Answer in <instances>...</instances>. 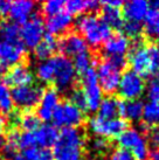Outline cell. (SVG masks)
<instances>
[{"label":"cell","mask_w":159,"mask_h":160,"mask_svg":"<svg viewBox=\"0 0 159 160\" xmlns=\"http://www.w3.org/2000/svg\"><path fill=\"white\" fill-rule=\"evenodd\" d=\"M56 160H84L85 133L81 128H64L53 146Z\"/></svg>","instance_id":"obj_1"},{"label":"cell","mask_w":159,"mask_h":160,"mask_svg":"<svg viewBox=\"0 0 159 160\" xmlns=\"http://www.w3.org/2000/svg\"><path fill=\"white\" fill-rule=\"evenodd\" d=\"M75 26L80 35L85 40L88 46L91 47L101 46L112 34L110 27L94 13L80 15L79 19H76Z\"/></svg>","instance_id":"obj_2"},{"label":"cell","mask_w":159,"mask_h":160,"mask_svg":"<svg viewBox=\"0 0 159 160\" xmlns=\"http://www.w3.org/2000/svg\"><path fill=\"white\" fill-rule=\"evenodd\" d=\"M53 82L59 91H68L73 88L76 77V70L73 60L64 55H54Z\"/></svg>","instance_id":"obj_3"},{"label":"cell","mask_w":159,"mask_h":160,"mask_svg":"<svg viewBox=\"0 0 159 160\" xmlns=\"http://www.w3.org/2000/svg\"><path fill=\"white\" fill-rule=\"evenodd\" d=\"M52 119L56 128H80L85 120V115L69 101L60 102Z\"/></svg>","instance_id":"obj_4"},{"label":"cell","mask_w":159,"mask_h":160,"mask_svg":"<svg viewBox=\"0 0 159 160\" xmlns=\"http://www.w3.org/2000/svg\"><path fill=\"white\" fill-rule=\"evenodd\" d=\"M81 83H82V91L87 101L88 111L96 112L103 99V91L98 83L96 69L89 68L85 72H83L81 75Z\"/></svg>","instance_id":"obj_5"},{"label":"cell","mask_w":159,"mask_h":160,"mask_svg":"<svg viewBox=\"0 0 159 160\" xmlns=\"http://www.w3.org/2000/svg\"><path fill=\"white\" fill-rule=\"evenodd\" d=\"M119 147L125 148L132 153L135 160H147L149 146L143 134L136 129H126L119 137H117Z\"/></svg>","instance_id":"obj_6"},{"label":"cell","mask_w":159,"mask_h":160,"mask_svg":"<svg viewBox=\"0 0 159 160\" xmlns=\"http://www.w3.org/2000/svg\"><path fill=\"white\" fill-rule=\"evenodd\" d=\"M128 122L123 118H112V119H103L101 117H93L88 122L90 131L97 137L117 138L128 129Z\"/></svg>","instance_id":"obj_7"},{"label":"cell","mask_w":159,"mask_h":160,"mask_svg":"<svg viewBox=\"0 0 159 160\" xmlns=\"http://www.w3.org/2000/svg\"><path fill=\"white\" fill-rule=\"evenodd\" d=\"M44 22L39 14H33L20 27V41L26 49H34L44 36Z\"/></svg>","instance_id":"obj_8"},{"label":"cell","mask_w":159,"mask_h":160,"mask_svg":"<svg viewBox=\"0 0 159 160\" xmlns=\"http://www.w3.org/2000/svg\"><path fill=\"white\" fill-rule=\"evenodd\" d=\"M44 90L41 87L35 84L15 87L11 90V96L13 104L20 109L29 111L31 109L39 105Z\"/></svg>","instance_id":"obj_9"},{"label":"cell","mask_w":159,"mask_h":160,"mask_svg":"<svg viewBox=\"0 0 159 160\" xmlns=\"http://www.w3.org/2000/svg\"><path fill=\"white\" fill-rule=\"evenodd\" d=\"M145 90V83L143 77L132 70L124 71L121 75L118 84V95L124 101L138 99Z\"/></svg>","instance_id":"obj_10"},{"label":"cell","mask_w":159,"mask_h":160,"mask_svg":"<svg viewBox=\"0 0 159 160\" xmlns=\"http://www.w3.org/2000/svg\"><path fill=\"white\" fill-rule=\"evenodd\" d=\"M96 74H97L100 87L103 92L112 95L115 91H117L119 81H121V71L117 70L106 58L98 63Z\"/></svg>","instance_id":"obj_11"},{"label":"cell","mask_w":159,"mask_h":160,"mask_svg":"<svg viewBox=\"0 0 159 160\" xmlns=\"http://www.w3.org/2000/svg\"><path fill=\"white\" fill-rule=\"evenodd\" d=\"M128 63H130L132 71H135L141 77L151 75V61L147 46H145L141 41H138L137 43L129 50Z\"/></svg>","instance_id":"obj_12"},{"label":"cell","mask_w":159,"mask_h":160,"mask_svg":"<svg viewBox=\"0 0 159 160\" xmlns=\"http://www.w3.org/2000/svg\"><path fill=\"white\" fill-rule=\"evenodd\" d=\"M26 50L20 39L0 41V63L6 68L19 64L26 56Z\"/></svg>","instance_id":"obj_13"},{"label":"cell","mask_w":159,"mask_h":160,"mask_svg":"<svg viewBox=\"0 0 159 160\" xmlns=\"http://www.w3.org/2000/svg\"><path fill=\"white\" fill-rule=\"evenodd\" d=\"M88 47L85 40L76 32L63 35L59 41V49L61 50L62 55L68 58H75L79 54L88 52Z\"/></svg>","instance_id":"obj_14"},{"label":"cell","mask_w":159,"mask_h":160,"mask_svg":"<svg viewBox=\"0 0 159 160\" xmlns=\"http://www.w3.org/2000/svg\"><path fill=\"white\" fill-rule=\"evenodd\" d=\"M59 103H60V92L56 88H48L44 90L35 112L40 120L49 122L52 119L53 113L59 105Z\"/></svg>","instance_id":"obj_15"},{"label":"cell","mask_w":159,"mask_h":160,"mask_svg":"<svg viewBox=\"0 0 159 160\" xmlns=\"http://www.w3.org/2000/svg\"><path fill=\"white\" fill-rule=\"evenodd\" d=\"M33 80H34V76L32 74L31 69L26 64L19 63L11 67L6 71L3 81L7 85H12L13 88H15V87L33 84Z\"/></svg>","instance_id":"obj_16"},{"label":"cell","mask_w":159,"mask_h":160,"mask_svg":"<svg viewBox=\"0 0 159 160\" xmlns=\"http://www.w3.org/2000/svg\"><path fill=\"white\" fill-rule=\"evenodd\" d=\"M73 25V15L69 14L66 9L61 11L60 13L48 17L44 22V28L47 29L48 34L58 35L66 33Z\"/></svg>","instance_id":"obj_17"},{"label":"cell","mask_w":159,"mask_h":160,"mask_svg":"<svg viewBox=\"0 0 159 160\" xmlns=\"http://www.w3.org/2000/svg\"><path fill=\"white\" fill-rule=\"evenodd\" d=\"M103 50L106 56L124 55L130 50V39L123 33H114L104 42Z\"/></svg>","instance_id":"obj_18"},{"label":"cell","mask_w":159,"mask_h":160,"mask_svg":"<svg viewBox=\"0 0 159 160\" xmlns=\"http://www.w3.org/2000/svg\"><path fill=\"white\" fill-rule=\"evenodd\" d=\"M150 9V4L145 0H132L124 2L122 7L123 17L128 21L141 22L145 19L146 14Z\"/></svg>","instance_id":"obj_19"},{"label":"cell","mask_w":159,"mask_h":160,"mask_svg":"<svg viewBox=\"0 0 159 160\" xmlns=\"http://www.w3.org/2000/svg\"><path fill=\"white\" fill-rule=\"evenodd\" d=\"M35 2L31 0H17L11 2L9 18L15 23H25L33 15Z\"/></svg>","instance_id":"obj_20"},{"label":"cell","mask_w":159,"mask_h":160,"mask_svg":"<svg viewBox=\"0 0 159 160\" xmlns=\"http://www.w3.org/2000/svg\"><path fill=\"white\" fill-rule=\"evenodd\" d=\"M58 128L52 124H42L34 131L36 139V145L41 148H49L55 145V142L59 138Z\"/></svg>","instance_id":"obj_21"},{"label":"cell","mask_w":159,"mask_h":160,"mask_svg":"<svg viewBox=\"0 0 159 160\" xmlns=\"http://www.w3.org/2000/svg\"><path fill=\"white\" fill-rule=\"evenodd\" d=\"M144 110V103L139 99L132 101H121L119 105V116L126 122H138L141 119Z\"/></svg>","instance_id":"obj_22"},{"label":"cell","mask_w":159,"mask_h":160,"mask_svg":"<svg viewBox=\"0 0 159 160\" xmlns=\"http://www.w3.org/2000/svg\"><path fill=\"white\" fill-rule=\"evenodd\" d=\"M59 49V41L52 34H44L39 45L34 48V55L40 61H44L47 58L54 56V53Z\"/></svg>","instance_id":"obj_23"},{"label":"cell","mask_w":159,"mask_h":160,"mask_svg":"<svg viewBox=\"0 0 159 160\" xmlns=\"http://www.w3.org/2000/svg\"><path fill=\"white\" fill-rule=\"evenodd\" d=\"M121 101L118 97L109 95L106 97H103L101 104L98 107V117L103 119H112L117 118L119 116V105Z\"/></svg>","instance_id":"obj_24"},{"label":"cell","mask_w":159,"mask_h":160,"mask_svg":"<svg viewBox=\"0 0 159 160\" xmlns=\"http://www.w3.org/2000/svg\"><path fill=\"white\" fill-rule=\"evenodd\" d=\"M100 6H101V2L96 1V0H87V1H83V0H69V1L64 2L66 11L71 15L73 14L82 15V14H85L87 12L93 13L94 11H97Z\"/></svg>","instance_id":"obj_25"},{"label":"cell","mask_w":159,"mask_h":160,"mask_svg":"<svg viewBox=\"0 0 159 160\" xmlns=\"http://www.w3.org/2000/svg\"><path fill=\"white\" fill-rule=\"evenodd\" d=\"M101 17L100 18L104 22L110 27L111 29H119L123 27L124 23V17L122 13V8H116V7H110L105 5H101Z\"/></svg>","instance_id":"obj_26"},{"label":"cell","mask_w":159,"mask_h":160,"mask_svg":"<svg viewBox=\"0 0 159 160\" xmlns=\"http://www.w3.org/2000/svg\"><path fill=\"white\" fill-rule=\"evenodd\" d=\"M141 119L143 128L145 130L159 126V103L149 102L144 104Z\"/></svg>","instance_id":"obj_27"},{"label":"cell","mask_w":159,"mask_h":160,"mask_svg":"<svg viewBox=\"0 0 159 160\" xmlns=\"http://www.w3.org/2000/svg\"><path fill=\"white\" fill-rule=\"evenodd\" d=\"M144 31L149 39L159 40V11L155 8L149 9L144 19Z\"/></svg>","instance_id":"obj_28"},{"label":"cell","mask_w":159,"mask_h":160,"mask_svg":"<svg viewBox=\"0 0 159 160\" xmlns=\"http://www.w3.org/2000/svg\"><path fill=\"white\" fill-rule=\"evenodd\" d=\"M36 76L41 82L49 83L54 78V60L53 56L44 61H40L36 67Z\"/></svg>","instance_id":"obj_29"},{"label":"cell","mask_w":159,"mask_h":160,"mask_svg":"<svg viewBox=\"0 0 159 160\" xmlns=\"http://www.w3.org/2000/svg\"><path fill=\"white\" fill-rule=\"evenodd\" d=\"M19 125L23 131L27 132H34L40 125H41V120L36 116L35 112L32 111H25L22 115H20V119H19Z\"/></svg>","instance_id":"obj_30"},{"label":"cell","mask_w":159,"mask_h":160,"mask_svg":"<svg viewBox=\"0 0 159 160\" xmlns=\"http://www.w3.org/2000/svg\"><path fill=\"white\" fill-rule=\"evenodd\" d=\"M73 63H74L76 72H80L82 75L83 72L88 70L89 68H95L94 66L97 63V61L89 54V52H85V53L76 55L73 60Z\"/></svg>","instance_id":"obj_31"},{"label":"cell","mask_w":159,"mask_h":160,"mask_svg":"<svg viewBox=\"0 0 159 160\" xmlns=\"http://www.w3.org/2000/svg\"><path fill=\"white\" fill-rule=\"evenodd\" d=\"M13 108L14 104L8 85L0 80V111L3 113H11L13 111Z\"/></svg>","instance_id":"obj_32"},{"label":"cell","mask_w":159,"mask_h":160,"mask_svg":"<svg viewBox=\"0 0 159 160\" xmlns=\"http://www.w3.org/2000/svg\"><path fill=\"white\" fill-rule=\"evenodd\" d=\"M28 160H54L53 152L49 148H41V147H32L23 150L21 153Z\"/></svg>","instance_id":"obj_33"},{"label":"cell","mask_w":159,"mask_h":160,"mask_svg":"<svg viewBox=\"0 0 159 160\" xmlns=\"http://www.w3.org/2000/svg\"><path fill=\"white\" fill-rule=\"evenodd\" d=\"M122 29L124 31V35L135 39V40H139L141 33L144 31V28L141 26V22H136V21H124Z\"/></svg>","instance_id":"obj_34"},{"label":"cell","mask_w":159,"mask_h":160,"mask_svg":"<svg viewBox=\"0 0 159 160\" xmlns=\"http://www.w3.org/2000/svg\"><path fill=\"white\" fill-rule=\"evenodd\" d=\"M63 7H64V1L62 0H48L41 5V11L48 18L60 13L61 11H63Z\"/></svg>","instance_id":"obj_35"},{"label":"cell","mask_w":159,"mask_h":160,"mask_svg":"<svg viewBox=\"0 0 159 160\" xmlns=\"http://www.w3.org/2000/svg\"><path fill=\"white\" fill-rule=\"evenodd\" d=\"M69 102L73 103L75 107H77L83 112L88 111V108H87V101H85V97H84V93L82 91V89L80 88H73L70 90V93H69Z\"/></svg>","instance_id":"obj_36"},{"label":"cell","mask_w":159,"mask_h":160,"mask_svg":"<svg viewBox=\"0 0 159 160\" xmlns=\"http://www.w3.org/2000/svg\"><path fill=\"white\" fill-rule=\"evenodd\" d=\"M89 147L94 153H97V154H104L106 152L110 150V142L108 139L102 137H96L90 139L89 142Z\"/></svg>","instance_id":"obj_37"},{"label":"cell","mask_w":159,"mask_h":160,"mask_svg":"<svg viewBox=\"0 0 159 160\" xmlns=\"http://www.w3.org/2000/svg\"><path fill=\"white\" fill-rule=\"evenodd\" d=\"M18 147L23 150L27 148H32V147H36V139L34 132H20L19 134V140H18Z\"/></svg>","instance_id":"obj_38"},{"label":"cell","mask_w":159,"mask_h":160,"mask_svg":"<svg viewBox=\"0 0 159 160\" xmlns=\"http://www.w3.org/2000/svg\"><path fill=\"white\" fill-rule=\"evenodd\" d=\"M151 61V75L159 72V45L152 43L147 46Z\"/></svg>","instance_id":"obj_39"},{"label":"cell","mask_w":159,"mask_h":160,"mask_svg":"<svg viewBox=\"0 0 159 160\" xmlns=\"http://www.w3.org/2000/svg\"><path fill=\"white\" fill-rule=\"evenodd\" d=\"M146 93H147V98L150 99V102L159 103V82L151 80L150 84L147 85Z\"/></svg>","instance_id":"obj_40"},{"label":"cell","mask_w":159,"mask_h":160,"mask_svg":"<svg viewBox=\"0 0 159 160\" xmlns=\"http://www.w3.org/2000/svg\"><path fill=\"white\" fill-rule=\"evenodd\" d=\"M110 160H135L132 153L125 148L118 147L111 153Z\"/></svg>","instance_id":"obj_41"},{"label":"cell","mask_w":159,"mask_h":160,"mask_svg":"<svg viewBox=\"0 0 159 160\" xmlns=\"http://www.w3.org/2000/svg\"><path fill=\"white\" fill-rule=\"evenodd\" d=\"M149 139H150L151 145L155 148H159V126L149 129Z\"/></svg>","instance_id":"obj_42"},{"label":"cell","mask_w":159,"mask_h":160,"mask_svg":"<svg viewBox=\"0 0 159 160\" xmlns=\"http://www.w3.org/2000/svg\"><path fill=\"white\" fill-rule=\"evenodd\" d=\"M9 8H11V2L6 0H0V18H4L8 15Z\"/></svg>","instance_id":"obj_43"},{"label":"cell","mask_w":159,"mask_h":160,"mask_svg":"<svg viewBox=\"0 0 159 160\" xmlns=\"http://www.w3.org/2000/svg\"><path fill=\"white\" fill-rule=\"evenodd\" d=\"M101 5H105V6H110V7H116V8H122L124 2L121 0H106V1H102Z\"/></svg>","instance_id":"obj_44"},{"label":"cell","mask_w":159,"mask_h":160,"mask_svg":"<svg viewBox=\"0 0 159 160\" xmlns=\"http://www.w3.org/2000/svg\"><path fill=\"white\" fill-rule=\"evenodd\" d=\"M7 128V119L3 115H0V136H3Z\"/></svg>","instance_id":"obj_45"},{"label":"cell","mask_w":159,"mask_h":160,"mask_svg":"<svg viewBox=\"0 0 159 160\" xmlns=\"http://www.w3.org/2000/svg\"><path fill=\"white\" fill-rule=\"evenodd\" d=\"M149 160H159V148H153L149 151V157H147Z\"/></svg>","instance_id":"obj_46"},{"label":"cell","mask_w":159,"mask_h":160,"mask_svg":"<svg viewBox=\"0 0 159 160\" xmlns=\"http://www.w3.org/2000/svg\"><path fill=\"white\" fill-rule=\"evenodd\" d=\"M12 160H28V159H27V158L25 156H22V154H19V153H18V154L14 157V158Z\"/></svg>","instance_id":"obj_47"},{"label":"cell","mask_w":159,"mask_h":160,"mask_svg":"<svg viewBox=\"0 0 159 160\" xmlns=\"http://www.w3.org/2000/svg\"><path fill=\"white\" fill-rule=\"evenodd\" d=\"M151 6H152V8L158 9L159 11V0H156L153 2H151Z\"/></svg>","instance_id":"obj_48"},{"label":"cell","mask_w":159,"mask_h":160,"mask_svg":"<svg viewBox=\"0 0 159 160\" xmlns=\"http://www.w3.org/2000/svg\"><path fill=\"white\" fill-rule=\"evenodd\" d=\"M4 145H5V138L3 136H0V152L3 151V148H4Z\"/></svg>","instance_id":"obj_49"},{"label":"cell","mask_w":159,"mask_h":160,"mask_svg":"<svg viewBox=\"0 0 159 160\" xmlns=\"http://www.w3.org/2000/svg\"><path fill=\"white\" fill-rule=\"evenodd\" d=\"M6 69H7V68L5 67V66H3V64L0 63V75H1V74H3V72H4V71L6 70Z\"/></svg>","instance_id":"obj_50"}]
</instances>
